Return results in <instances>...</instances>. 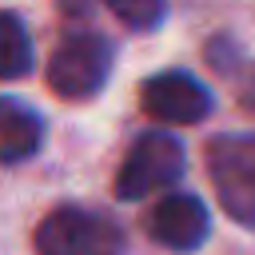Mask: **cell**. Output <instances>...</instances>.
I'll use <instances>...</instances> for the list:
<instances>
[{"label": "cell", "instance_id": "6da1fadb", "mask_svg": "<svg viewBox=\"0 0 255 255\" xmlns=\"http://www.w3.org/2000/svg\"><path fill=\"white\" fill-rule=\"evenodd\" d=\"M207 171L223 211L255 227V131L251 135H215L207 143Z\"/></svg>", "mask_w": 255, "mask_h": 255}, {"label": "cell", "instance_id": "7a4b0ae2", "mask_svg": "<svg viewBox=\"0 0 255 255\" xmlns=\"http://www.w3.org/2000/svg\"><path fill=\"white\" fill-rule=\"evenodd\" d=\"M112 72V48L96 32H72L48 60V88L60 100H92Z\"/></svg>", "mask_w": 255, "mask_h": 255}, {"label": "cell", "instance_id": "3957f363", "mask_svg": "<svg viewBox=\"0 0 255 255\" xmlns=\"http://www.w3.org/2000/svg\"><path fill=\"white\" fill-rule=\"evenodd\" d=\"M36 255H124V235L96 211L56 207L36 227Z\"/></svg>", "mask_w": 255, "mask_h": 255}, {"label": "cell", "instance_id": "277c9868", "mask_svg": "<svg viewBox=\"0 0 255 255\" xmlns=\"http://www.w3.org/2000/svg\"><path fill=\"white\" fill-rule=\"evenodd\" d=\"M179 175H183V143L171 131H147L128 151V159L120 163L116 195L120 199H143L151 191L171 187Z\"/></svg>", "mask_w": 255, "mask_h": 255}, {"label": "cell", "instance_id": "5b68a950", "mask_svg": "<svg viewBox=\"0 0 255 255\" xmlns=\"http://www.w3.org/2000/svg\"><path fill=\"white\" fill-rule=\"evenodd\" d=\"M139 104L159 124H199L211 112V92L187 72H159L143 80Z\"/></svg>", "mask_w": 255, "mask_h": 255}, {"label": "cell", "instance_id": "8992f818", "mask_svg": "<svg viewBox=\"0 0 255 255\" xmlns=\"http://www.w3.org/2000/svg\"><path fill=\"white\" fill-rule=\"evenodd\" d=\"M147 231L159 247H171V251H195L207 231H211V219H207V207L203 199L187 195V191H171L163 195L151 215H147Z\"/></svg>", "mask_w": 255, "mask_h": 255}, {"label": "cell", "instance_id": "52a82bcc", "mask_svg": "<svg viewBox=\"0 0 255 255\" xmlns=\"http://www.w3.org/2000/svg\"><path fill=\"white\" fill-rule=\"evenodd\" d=\"M44 139V120L12 100V96H0V163H16V159H28Z\"/></svg>", "mask_w": 255, "mask_h": 255}, {"label": "cell", "instance_id": "ba28073f", "mask_svg": "<svg viewBox=\"0 0 255 255\" xmlns=\"http://www.w3.org/2000/svg\"><path fill=\"white\" fill-rule=\"evenodd\" d=\"M32 68V40L12 12H0V80H20Z\"/></svg>", "mask_w": 255, "mask_h": 255}, {"label": "cell", "instance_id": "9c48e42d", "mask_svg": "<svg viewBox=\"0 0 255 255\" xmlns=\"http://www.w3.org/2000/svg\"><path fill=\"white\" fill-rule=\"evenodd\" d=\"M104 4L128 28H155L163 20V8H167V0H104Z\"/></svg>", "mask_w": 255, "mask_h": 255}, {"label": "cell", "instance_id": "30bf717a", "mask_svg": "<svg viewBox=\"0 0 255 255\" xmlns=\"http://www.w3.org/2000/svg\"><path fill=\"white\" fill-rule=\"evenodd\" d=\"M239 100H243V108L255 116V68L247 72V80H243V92H239Z\"/></svg>", "mask_w": 255, "mask_h": 255}]
</instances>
